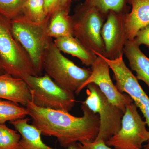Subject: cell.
I'll return each instance as SVG.
<instances>
[{
    "instance_id": "obj_1",
    "label": "cell",
    "mask_w": 149,
    "mask_h": 149,
    "mask_svg": "<svg viewBox=\"0 0 149 149\" xmlns=\"http://www.w3.org/2000/svg\"><path fill=\"white\" fill-rule=\"evenodd\" d=\"M81 107L83 115L80 117L69 112L39 107L32 101L25 107L32 125L41 130L42 135L55 137L61 146L67 148L77 143L93 142L98 135L99 115L83 102Z\"/></svg>"
},
{
    "instance_id": "obj_2",
    "label": "cell",
    "mask_w": 149,
    "mask_h": 149,
    "mask_svg": "<svg viewBox=\"0 0 149 149\" xmlns=\"http://www.w3.org/2000/svg\"><path fill=\"white\" fill-rule=\"evenodd\" d=\"M48 22H34L23 15L10 21L14 36L27 53L38 76L44 70V55L51 38Z\"/></svg>"
},
{
    "instance_id": "obj_3",
    "label": "cell",
    "mask_w": 149,
    "mask_h": 149,
    "mask_svg": "<svg viewBox=\"0 0 149 149\" xmlns=\"http://www.w3.org/2000/svg\"><path fill=\"white\" fill-rule=\"evenodd\" d=\"M43 70L58 85L73 93L85 83L92 72L91 69L79 67L65 57L52 38L44 55Z\"/></svg>"
},
{
    "instance_id": "obj_4",
    "label": "cell",
    "mask_w": 149,
    "mask_h": 149,
    "mask_svg": "<svg viewBox=\"0 0 149 149\" xmlns=\"http://www.w3.org/2000/svg\"><path fill=\"white\" fill-rule=\"evenodd\" d=\"M10 20L0 15V60L6 73L24 79L38 76L27 53L14 36Z\"/></svg>"
},
{
    "instance_id": "obj_5",
    "label": "cell",
    "mask_w": 149,
    "mask_h": 149,
    "mask_svg": "<svg viewBox=\"0 0 149 149\" xmlns=\"http://www.w3.org/2000/svg\"><path fill=\"white\" fill-rule=\"evenodd\" d=\"M107 16L83 3L77 7L72 16L73 36L89 50L103 56L105 48L101 31Z\"/></svg>"
},
{
    "instance_id": "obj_6",
    "label": "cell",
    "mask_w": 149,
    "mask_h": 149,
    "mask_svg": "<svg viewBox=\"0 0 149 149\" xmlns=\"http://www.w3.org/2000/svg\"><path fill=\"white\" fill-rule=\"evenodd\" d=\"M32 95V101L39 107L69 112L75 104L74 93L58 85L46 74L29 75L24 79Z\"/></svg>"
},
{
    "instance_id": "obj_7",
    "label": "cell",
    "mask_w": 149,
    "mask_h": 149,
    "mask_svg": "<svg viewBox=\"0 0 149 149\" xmlns=\"http://www.w3.org/2000/svg\"><path fill=\"white\" fill-rule=\"evenodd\" d=\"M86 87L88 97L83 103L100 117V130L95 140L106 142L120 130L124 113L112 104L95 84L91 83Z\"/></svg>"
},
{
    "instance_id": "obj_8",
    "label": "cell",
    "mask_w": 149,
    "mask_h": 149,
    "mask_svg": "<svg viewBox=\"0 0 149 149\" xmlns=\"http://www.w3.org/2000/svg\"><path fill=\"white\" fill-rule=\"evenodd\" d=\"M138 109L134 102L126 106L120 130L105 142L108 146L115 149H143V144L149 140V131Z\"/></svg>"
},
{
    "instance_id": "obj_9",
    "label": "cell",
    "mask_w": 149,
    "mask_h": 149,
    "mask_svg": "<svg viewBox=\"0 0 149 149\" xmlns=\"http://www.w3.org/2000/svg\"><path fill=\"white\" fill-rule=\"evenodd\" d=\"M110 68L107 62L97 56L91 66L92 72L90 77L75 93L78 95L87 85L94 83L112 104L125 113L126 106L133 102V100L127 94H123L118 91L111 78Z\"/></svg>"
},
{
    "instance_id": "obj_10",
    "label": "cell",
    "mask_w": 149,
    "mask_h": 149,
    "mask_svg": "<svg viewBox=\"0 0 149 149\" xmlns=\"http://www.w3.org/2000/svg\"><path fill=\"white\" fill-rule=\"evenodd\" d=\"M125 13L110 11L107 15L101 31L104 45V56L106 58L114 59L123 55V49L128 40L124 19Z\"/></svg>"
},
{
    "instance_id": "obj_11",
    "label": "cell",
    "mask_w": 149,
    "mask_h": 149,
    "mask_svg": "<svg viewBox=\"0 0 149 149\" xmlns=\"http://www.w3.org/2000/svg\"><path fill=\"white\" fill-rule=\"evenodd\" d=\"M0 99L25 107L28 102L32 101V97L25 80L5 72L0 74Z\"/></svg>"
},
{
    "instance_id": "obj_12",
    "label": "cell",
    "mask_w": 149,
    "mask_h": 149,
    "mask_svg": "<svg viewBox=\"0 0 149 149\" xmlns=\"http://www.w3.org/2000/svg\"><path fill=\"white\" fill-rule=\"evenodd\" d=\"M132 7L124 19L128 40H134L140 29L149 24V0H128Z\"/></svg>"
},
{
    "instance_id": "obj_13",
    "label": "cell",
    "mask_w": 149,
    "mask_h": 149,
    "mask_svg": "<svg viewBox=\"0 0 149 149\" xmlns=\"http://www.w3.org/2000/svg\"><path fill=\"white\" fill-rule=\"evenodd\" d=\"M30 120L28 118H24L10 122L21 135L20 149H56L47 146L43 142L41 130L32 124H29Z\"/></svg>"
},
{
    "instance_id": "obj_14",
    "label": "cell",
    "mask_w": 149,
    "mask_h": 149,
    "mask_svg": "<svg viewBox=\"0 0 149 149\" xmlns=\"http://www.w3.org/2000/svg\"><path fill=\"white\" fill-rule=\"evenodd\" d=\"M131 70L136 72V78L144 82L149 88V58L141 50L134 40H128L123 51Z\"/></svg>"
},
{
    "instance_id": "obj_15",
    "label": "cell",
    "mask_w": 149,
    "mask_h": 149,
    "mask_svg": "<svg viewBox=\"0 0 149 149\" xmlns=\"http://www.w3.org/2000/svg\"><path fill=\"white\" fill-rule=\"evenodd\" d=\"M53 41L55 45L60 52L76 57L86 66H92L97 57L74 36L59 37Z\"/></svg>"
},
{
    "instance_id": "obj_16",
    "label": "cell",
    "mask_w": 149,
    "mask_h": 149,
    "mask_svg": "<svg viewBox=\"0 0 149 149\" xmlns=\"http://www.w3.org/2000/svg\"><path fill=\"white\" fill-rule=\"evenodd\" d=\"M70 8L63 9L56 12L50 18L47 26L48 35L50 38L73 36L72 16Z\"/></svg>"
},
{
    "instance_id": "obj_17",
    "label": "cell",
    "mask_w": 149,
    "mask_h": 149,
    "mask_svg": "<svg viewBox=\"0 0 149 149\" xmlns=\"http://www.w3.org/2000/svg\"><path fill=\"white\" fill-rule=\"evenodd\" d=\"M28 115L25 107L10 101L0 99V124L24 118Z\"/></svg>"
},
{
    "instance_id": "obj_18",
    "label": "cell",
    "mask_w": 149,
    "mask_h": 149,
    "mask_svg": "<svg viewBox=\"0 0 149 149\" xmlns=\"http://www.w3.org/2000/svg\"><path fill=\"white\" fill-rule=\"evenodd\" d=\"M128 0H85L83 4L93 7L105 15L109 12L127 13L128 10L126 3Z\"/></svg>"
},
{
    "instance_id": "obj_19",
    "label": "cell",
    "mask_w": 149,
    "mask_h": 149,
    "mask_svg": "<svg viewBox=\"0 0 149 149\" xmlns=\"http://www.w3.org/2000/svg\"><path fill=\"white\" fill-rule=\"evenodd\" d=\"M127 95L133 100L140 109L145 118V121L149 128V97L140 84L135 86ZM143 149H149V140L143 147Z\"/></svg>"
},
{
    "instance_id": "obj_20",
    "label": "cell",
    "mask_w": 149,
    "mask_h": 149,
    "mask_svg": "<svg viewBox=\"0 0 149 149\" xmlns=\"http://www.w3.org/2000/svg\"><path fill=\"white\" fill-rule=\"evenodd\" d=\"M23 15L34 22L42 23L49 21L45 12L44 0H25Z\"/></svg>"
},
{
    "instance_id": "obj_21",
    "label": "cell",
    "mask_w": 149,
    "mask_h": 149,
    "mask_svg": "<svg viewBox=\"0 0 149 149\" xmlns=\"http://www.w3.org/2000/svg\"><path fill=\"white\" fill-rule=\"evenodd\" d=\"M21 135L16 130L0 124V149H20Z\"/></svg>"
},
{
    "instance_id": "obj_22",
    "label": "cell",
    "mask_w": 149,
    "mask_h": 149,
    "mask_svg": "<svg viewBox=\"0 0 149 149\" xmlns=\"http://www.w3.org/2000/svg\"><path fill=\"white\" fill-rule=\"evenodd\" d=\"M24 0H0V15L11 20L23 15Z\"/></svg>"
},
{
    "instance_id": "obj_23",
    "label": "cell",
    "mask_w": 149,
    "mask_h": 149,
    "mask_svg": "<svg viewBox=\"0 0 149 149\" xmlns=\"http://www.w3.org/2000/svg\"><path fill=\"white\" fill-rule=\"evenodd\" d=\"M46 16L49 20L55 13L63 9L70 8L71 0H44Z\"/></svg>"
},
{
    "instance_id": "obj_24",
    "label": "cell",
    "mask_w": 149,
    "mask_h": 149,
    "mask_svg": "<svg viewBox=\"0 0 149 149\" xmlns=\"http://www.w3.org/2000/svg\"><path fill=\"white\" fill-rule=\"evenodd\" d=\"M77 149H111L103 140H95L93 142L77 143L75 144Z\"/></svg>"
},
{
    "instance_id": "obj_25",
    "label": "cell",
    "mask_w": 149,
    "mask_h": 149,
    "mask_svg": "<svg viewBox=\"0 0 149 149\" xmlns=\"http://www.w3.org/2000/svg\"><path fill=\"white\" fill-rule=\"evenodd\" d=\"M134 40L139 47L144 45L149 48V24L138 31Z\"/></svg>"
},
{
    "instance_id": "obj_26",
    "label": "cell",
    "mask_w": 149,
    "mask_h": 149,
    "mask_svg": "<svg viewBox=\"0 0 149 149\" xmlns=\"http://www.w3.org/2000/svg\"><path fill=\"white\" fill-rule=\"evenodd\" d=\"M4 73H5V72L3 68L1 62V60H0V74H3Z\"/></svg>"
},
{
    "instance_id": "obj_27",
    "label": "cell",
    "mask_w": 149,
    "mask_h": 149,
    "mask_svg": "<svg viewBox=\"0 0 149 149\" xmlns=\"http://www.w3.org/2000/svg\"><path fill=\"white\" fill-rule=\"evenodd\" d=\"M67 149H77L76 148V146L75 145H72V146H70L67 148Z\"/></svg>"
},
{
    "instance_id": "obj_28",
    "label": "cell",
    "mask_w": 149,
    "mask_h": 149,
    "mask_svg": "<svg viewBox=\"0 0 149 149\" xmlns=\"http://www.w3.org/2000/svg\"><path fill=\"white\" fill-rule=\"evenodd\" d=\"M25 1V0H24V1Z\"/></svg>"
}]
</instances>
